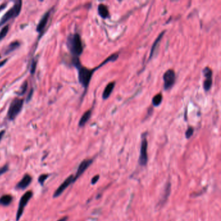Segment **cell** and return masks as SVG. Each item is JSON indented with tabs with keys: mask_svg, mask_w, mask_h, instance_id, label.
I'll return each mask as SVG.
<instances>
[{
	"mask_svg": "<svg viewBox=\"0 0 221 221\" xmlns=\"http://www.w3.org/2000/svg\"><path fill=\"white\" fill-rule=\"evenodd\" d=\"M74 177L73 175H70L69 177H68L65 180L64 182L63 183H62V184L57 188L56 190L55 191L54 195H53V197L56 198L59 196L61 194H62L63 192L65 191V189L70 185V184L73 182H74Z\"/></svg>",
	"mask_w": 221,
	"mask_h": 221,
	"instance_id": "9",
	"label": "cell"
},
{
	"mask_svg": "<svg viewBox=\"0 0 221 221\" xmlns=\"http://www.w3.org/2000/svg\"><path fill=\"white\" fill-rule=\"evenodd\" d=\"M91 116H92V110H89L88 111L84 112L83 116L81 117L79 123V126L80 127H83V126H84L86 125V123L89 121Z\"/></svg>",
	"mask_w": 221,
	"mask_h": 221,
	"instance_id": "15",
	"label": "cell"
},
{
	"mask_svg": "<svg viewBox=\"0 0 221 221\" xmlns=\"http://www.w3.org/2000/svg\"><path fill=\"white\" fill-rule=\"evenodd\" d=\"M13 197L10 195H5L0 198V204L4 206H9L11 203Z\"/></svg>",
	"mask_w": 221,
	"mask_h": 221,
	"instance_id": "17",
	"label": "cell"
},
{
	"mask_svg": "<svg viewBox=\"0 0 221 221\" xmlns=\"http://www.w3.org/2000/svg\"><path fill=\"white\" fill-rule=\"evenodd\" d=\"M98 14L103 19L108 18L110 16V13L108 7L104 4H99V6H98Z\"/></svg>",
	"mask_w": 221,
	"mask_h": 221,
	"instance_id": "14",
	"label": "cell"
},
{
	"mask_svg": "<svg viewBox=\"0 0 221 221\" xmlns=\"http://www.w3.org/2000/svg\"><path fill=\"white\" fill-rule=\"evenodd\" d=\"M36 62L35 60H33L31 64V74H34L35 70H36Z\"/></svg>",
	"mask_w": 221,
	"mask_h": 221,
	"instance_id": "25",
	"label": "cell"
},
{
	"mask_svg": "<svg viewBox=\"0 0 221 221\" xmlns=\"http://www.w3.org/2000/svg\"><path fill=\"white\" fill-rule=\"evenodd\" d=\"M32 193L31 191H29L26 192V193L22 196L19 203V207L18 209L17 214H16V220L17 221L19 220L21 218L24 210V208H25L26 206L27 205L29 201V200L32 197Z\"/></svg>",
	"mask_w": 221,
	"mask_h": 221,
	"instance_id": "5",
	"label": "cell"
},
{
	"mask_svg": "<svg viewBox=\"0 0 221 221\" xmlns=\"http://www.w3.org/2000/svg\"><path fill=\"white\" fill-rule=\"evenodd\" d=\"M27 86H28V84H27V82L26 81L24 82L23 84H22V86H21V88H20V91L19 92V95H23L24 93H25L27 91Z\"/></svg>",
	"mask_w": 221,
	"mask_h": 221,
	"instance_id": "21",
	"label": "cell"
},
{
	"mask_svg": "<svg viewBox=\"0 0 221 221\" xmlns=\"http://www.w3.org/2000/svg\"><path fill=\"white\" fill-rule=\"evenodd\" d=\"M7 59L6 60H3V61H2V62H0V68H1L2 66H3V65H4V64H5V63H6V62H7Z\"/></svg>",
	"mask_w": 221,
	"mask_h": 221,
	"instance_id": "29",
	"label": "cell"
},
{
	"mask_svg": "<svg viewBox=\"0 0 221 221\" xmlns=\"http://www.w3.org/2000/svg\"><path fill=\"white\" fill-rule=\"evenodd\" d=\"M0 58H1V56H0Z\"/></svg>",
	"mask_w": 221,
	"mask_h": 221,
	"instance_id": "31",
	"label": "cell"
},
{
	"mask_svg": "<svg viewBox=\"0 0 221 221\" xmlns=\"http://www.w3.org/2000/svg\"><path fill=\"white\" fill-rule=\"evenodd\" d=\"M23 102V99H18V98H16L11 102L7 112V117L9 120L13 121L18 116L20 112L22 111Z\"/></svg>",
	"mask_w": 221,
	"mask_h": 221,
	"instance_id": "4",
	"label": "cell"
},
{
	"mask_svg": "<svg viewBox=\"0 0 221 221\" xmlns=\"http://www.w3.org/2000/svg\"><path fill=\"white\" fill-rule=\"evenodd\" d=\"M203 75L205 77V80L204 81L203 86L204 90L206 92H208L211 88L212 86V71L209 67H206L203 70Z\"/></svg>",
	"mask_w": 221,
	"mask_h": 221,
	"instance_id": "8",
	"label": "cell"
},
{
	"mask_svg": "<svg viewBox=\"0 0 221 221\" xmlns=\"http://www.w3.org/2000/svg\"><path fill=\"white\" fill-rule=\"evenodd\" d=\"M99 178V175H96L92 179V184H95L97 181L98 180Z\"/></svg>",
	"mask_w": 221,
	"mask_h": 221,
	"instance_id": "26",
	"label": "cell"
},
{
	"mask_svg": "<svg viewBox=\"0 0 221 221\" xmlns=\"http://www.w3.org/2000/svg\"><path fill=\"white\" fill-rule=\"evenodd\" d=\"M20 46V43L18 42V41H14V42H12L7 46L6 50L5 51V55L9 54V53H12L13 51L16 50V49H17Z\"/></svg>",
	"mask_w": 221,
	"mask_h": 221,
	"instance_id": "18",
	"label": "cell"
},
{
	"mask_svg": "<svg viewBox=\"0 0 221 221\" xmlns=\"http://www.w3.org/2000/svg\"><path fill=\"white\" fill-rule=\"evenodd\" d=\"M92 162H93V160L92 159H84V161H83L80 163V165L79 166L78 170H77L75 177H74V181H75L77 178L80 177V176L84 173V172L91 165Z\"/></svg>",
	"mask_w": 221,
	"mask_h": 221,
	"instance_id": "10",
	"label": "cell"
},
{
	"mask_svg": "<svg viewBox=\"0 0 221 221\" xmlns=\"http://www.w3.org/2000/svg\"><path fill=\"white\" fill-rule=\"evenodd\" d=\"M68 47L75 57L79 56L83 51V45L78 33L70 35L68 38Z\"/></svg>",
	"mask_w": 221,
	"mask_h": 221,
	"instance_id": "2",
	"label": "cell"
},
{
	"mask_svg": "<svg viewBox=\"0 0 221 221\" xmlns=\"http://www.w3.org/2000/svg\"><path fill=\"white\" fill-rule=\"evenodd\" d=\"M5 130H2V131H1V132H0V141H1V140H2L4 134H5Z\"/></svg>",
	"mask_w": 221,
	"mask_h": 221,
	"instance_id": "28",
	"label": "cell"
},
{
	"mask_svg": "<svg viewBox=\"0 0 221 221\" xmlns=\"http://www.w3.org/2000/svg\"><path fill=\"white\" fill-rule=\"evenodd\" d=\"M32 182V178L29 174H26L20 180L16 186V187L19 189H25Z\"/></svg>",
	"mask_w": 221,
	"mask_h": 221,
	"instance_id": "12",
	"label": "cell"
},
{
	"mask_svg": "<svg viewBox=\"0 0 221 221\" xmlns=\"http://www.w3.org/2000/svg\"><path fill=\"white\" fill-rule=\"evenodd\" d=\"M68 219V216H64V217H62V219H59L58 221H67Z\"/></svg>",
	"mask_w": 221,
	"mask_h": 221,
	"instance_id": "30",
	"label": "cell"
},
{
	"mask_svg": "<svg viewBox=\"0 0 221 221\" xmlns=\"http://www.w3.org/2000/svg\"><path fill=\"white\" fill-rule=\"evenodd\" d=\"M9 26H4L2 29L1 31H0V40H3L4 38L5 37L6 35H7L8 32H9Z\"/></svg>",
	"mask_w": 221,
	"mask_h": 221,
	"instance_id": "20",
	"label": "cell"
},
{
	"mask_svg": "<svg viewBox=\"0 0 221 221\" xmlns=\"http://www.w3.org/2000/svg\"><path fill=\"white\" fill-rule=\"evenodd\" d=\"M163 99V96L161 93H158L155 95L152 100V103L154 106H158L161 104Z\"/></svg>",
	"mask_w": 221,
	"mask_h": 221,
	"instance_id": "19",
	"label": "cell"
},
{
	"mask_svg": "<svg viewBox=\"0 0 221 221\" xmlns=\"http://www.w3.org/2000/svg\"><path fill=\"white\" fill-rule=\"evenodd\" d=\"M147 147H148V143L146 138L142 139L141 150H140V156L139 159V163L140 165L144 166L145 165L147 162H148V155H147Z\"/></svg>",
	"mask_w": 221,
	"mask_h": 221,
	"instance_id": "7",
	"label": "cell"
},
{
	"mask_svg": "<svg viewBox=\"0 0 221 221\" xmlns=\"http://www.w3.org/2000/svg\"><path fill=\"white\" fill-rule=\"evenodd\" d=\"M50 13H51V11H49L43 15L42 18H41L38 24L37 25V27H36V31H38V32H40V33H41V32L43 31L44 28L46 27L47 25L49 18H50Z\"/></svg>",
	"mask_w": 221,
	"mask_h": 221,
	"instance_id": "11",
	"label": "cell"
},
{
	"mask_svg": "<svg viewBox=\"0 0 221 221\" xmlns=\"http://www.w3.org/2000/svg\"><path fill=\"white\" fill-rule=\"evenodd\" d=\"M49 177V175L47 174H44L40 175L39 178H38V182L39 183L41 184V185H43L44 182L46 180V179Z\"/></svg>",
	"mask_w": 221,
	"mask_h": 221,
	"instance_id": "23",
	"label": "cell"
},
{
	"mask_svg": "<svg viewBox=\"0 0 221 221\" xmlns=\"http://www.w3.org/2000/svg\"><path fill=\"white\" fill-rule=\"evenodd\" d=\"M118 56H119L118 53H114V54L110 55L109 57H108V59H106L104 62H102L99 65V66L93 69H88L85 67H83L81 64L76 67L77 69H78L79 81L80 84L83 86L85 89H86L89 84V83H90L94 71L99 69V68L103 66V65H104L106 63H108V62H114V61H116L118 59Z\"/></svg>",
	"mask_w": 221,
	"mask_h": 221,
	"instance_id": "1",
	"label": "cell"
},
{
	"mask_svg": "<svg viewBox=\"0 0 221 221\" xmlns=\"http://www.w3.org/2000/svg\"><path fill=\"white\" fill-rule=\"evenodd\" d=\"M163 81H164V87L165 90H168L170 89L173 86V85L175 83V73L173 70V69H168L164 75L163 76Z\"/></svg>",
	"mask_w": 221,
	"mask_h": 221,
	"instance_id": "6",
	"label": "cell"
},
{
	"mask_svg": "<svg viewBox=\"0 0 221 221\" xmlns=\"http://www.w3.org/2000/svg\"><path fill=\"white\" fill-rule=\"evenodd\" d=\"M22 6V2L17 1L16 2L13 7L8 11L7 13L3 16V17L0 20V27L3 26L7 22H9L11 19L14 18L20 14L21 12V9Z\"/></svg>",
	"mask_w": 221,
	"mask_h": 221,
	"instance_id": "3",
	"label": "cell"
},
{
	"mask_svg": "<svg viewBox=\"0 0 221 221\" xmlns=\"http://www.w3.org/2000/svg\"><path fill=\"white\" fill-rule=\"evenodd\" d=\"M8 170H9V165H8L7 164L1 167V168H0V176L6 173Z\"/></svg>",
	"mask_w": 221,
	"mask_h": 221,
	"instance_id": "24",
	"label": "cell"
},
{
	"mask_svg": "<svg viewBox=\"0 0 221 221\" xmlns=\"http://www.w3.org/2000/svg\"><path fill=\"white\" fill-rule=\"evenodd\" d=\"M32 93H33V89H31V91H30V92H29V93L28 94V96H27V101H29L31 100V97H32Z\"/></svg>",
	"mask_w": 221,
	"mask_h": 221,
	"instance_id": "27",
	"label": "cell"
},
{
	"mask_svg": "<svg viewBox=\"0 0 221 221\" xmlns=\"http://www.w3.org/2000/svg\"><path fill=\"white\" fill-rule=\"evenodd\" d=\"M193 132H194V129L193 127H191V126H189V127L187 129V130H186V138L187 139L190 138L192 136V135L193 134Z\"/></svg>",
	"mask_w": 221,
	"mask_h": 221,
	"instance_id": "22",
	"label": "cell"
},
{
	"mask_svg": "<svg viewBox=\"0 0 221 221\" xmlns=\"http://www.w3.org/2000/svg\"><path fill=\"white\" fill-rule=\"evenodd\" d=\"M115 82H111L109 84H108L106 85V86L105 87L104 91H103V99L104 100L107 99L111 95L112 92L114 90V88L115 87Z\"/></svg>",
	"mask_w": 221,
	"mask_h": 221,
	"instance_id": "13",
	"label": "cell"
},
{
	"mask_svg": "<svg viewBox=\"0 0 221 221\" xmlns=\"http://www.w3.org/2000/svg\"><path fill=\"white\" fill-rule=\"evenodd\" d=\"M164 33H165V31L162 32L161 33H160V35H159L158 36V37L157 38V39L156 40H155V42H154V44L153 45V46H152V48H151V50H150V56H149V59H150L151 58H152L153 55L154 54L155 51H156V50L157 49V47L158 46V45H159V42H160V41H161V40H162V38L163 37V34H164Z\"/></svg>",
	"mask_w": 221,
	"mask_h": 221,
	"instance_id": "16",
	"label": "cell"
}]
</instances>
